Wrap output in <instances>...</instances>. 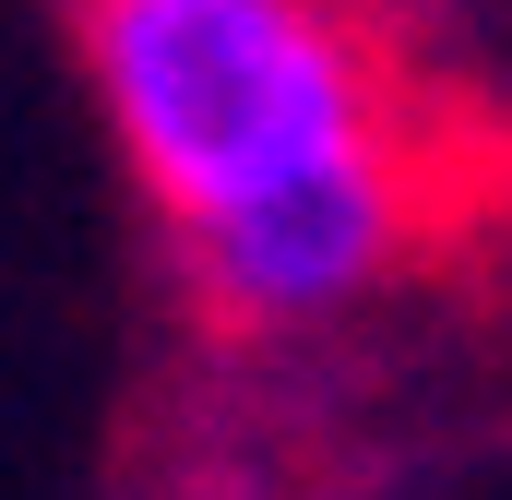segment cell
Segmentation results:
<instances>
[{"mask_svg": "<svg viewBox=\"0 0 512 500\" xmlns=\"http://www.w3.org/2000/svg\"><path fill=\"white\" fill-rule=\"evenodd\" d=\"M84 72L215 322H334L393 274V108L334 0H84Z\"/></svg>", "mask_w": 512, "mask_h": 500, "instance_id": "obj_1", "label": "cell"}]
</instances>
